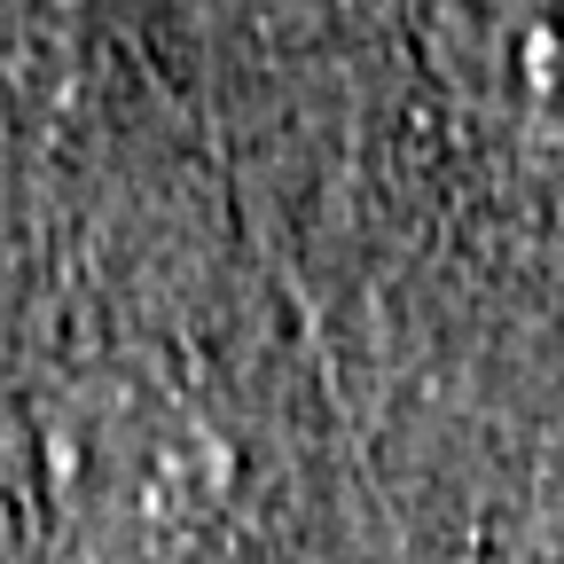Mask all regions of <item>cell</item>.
Wrapping results in <instances>:
<instances>
[{
	"mask_svg": "<svg viewBox=\"0 0 564 564\" xmlns=\"http://www.w3.org/2000/svg\"><path fill=\"white\" fill-rule=\"evenodd\" d=\"M47 486L63 525L102 556H141L204 525L220 494V455L141 377L70 384L47 415Z\"/></svg>",
	"mask_w": 564,
	"mask_h": 564,
	"instance_id": "6da1fadb",
	"label": "cell"
},
{
	"mask_svg": "<svg viewBox=\"0 0 564 564\" xmlns=\"http://www.w3.org/2000/svg\"><path fill=\"white\" fill-rule=\"evenodd\" d=\"M510 63L541 110H564V17H525L510 40Z\"/></svg>",
	"mask_w": 564,
	"mask_h": 564,
	"instance_id": "7a4b0ae2",
	"label": "cell"
}]
</instances>
